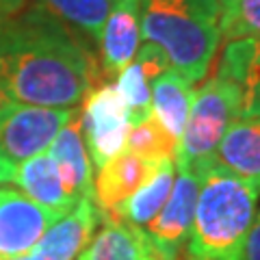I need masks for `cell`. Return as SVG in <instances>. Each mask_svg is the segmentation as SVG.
I'll return each instance as SVG.
<instances>
[{
  "label": "cell",
  "mask_w": 260,
  "mask_h": 260,
  "mask_svg": "<svg viewBox=\"0 0 260 260\" xmlns=\"http://www.w3.org/2000/svg\"><path fill=\"white\" fill-rule=\"evenodd\" d=\"M89 44L39 3L0 15V104L76 109L102 80Z\"/></svg>",
  "instance_id": "cell-1"
},
{
  "label": "cell",
  "mask_w": 260,
  "mask_h": 260,
  "mask_svg": "<svg viewBox=\"0 0 260 260\" xmlns=\"http://www.w3.org/2000/svg\"><path fill=\"white\" fill-rule=\"evenodd\" d=\"M260 189L219 162L200 172V193L184 260H245Z\"/></svg>",
  "instance_id": "cell-2"
},
{
  "label": "cell",
  "mask_w": 260,
  "mask_h": 260,
  "mask_svg": "<svg viewBox=\"0 0 260 260\" xmlns=\"http://www.w3.org/2000/svg\"><path fill=\"white\" fill-rule=\"evenodd\" d=\"M141 39L165 52L189 83L204 80L217 54L219 0H139Z\"/></svg>",
  "instance_id": "cell-3"
},
{
  "label": "cell",
  "mask_w": 260,
  "mask_h": 260,
  "mask_svg": "<svg viewBox=\"0 0 260 260\" xmlns=\"http://www.w3.org/2000/svg\"><path fill=\"white\" fill-rule=\"evenodd\" d=\"M243 87L232 78L215 74L193 98L184 130L178 139L174 165L200 174L217 160V148L225 130L241 115Z\"/></svg>",
  "instance_id": "cell-4"
},
{
  "label": "cell",
  "mask_w": 260,
  "mask_h": 260,
  "mask_svg": "<svg viewBox=\"0 0 260 260\" xmlns=\"http://www.w3.org/2000/svg\"><path fill=\"white\" fill-rule=\"evenodd\" d=\"M76 109H48L22 102L0 104V184H9L15 165L50 148Z\"/></svg>",
  "instance_id": "cell-5"
},
{
  "label": "cell",
  "mask_w": 260,
  "mask_h": 260,
  "mask_svg": "<svg viewBox=\"0 0 260 260\" xmlns=\"http://www.w3.org/2000/svg\"><path fill=\"white\" fill-rule=\"evenodd\" d=\"M83 113H80V128L87 154L93 165L100 169L126 150V139L130 133L128 109L117 87L109 80H100L83 98Z\"/></svg>",
  "instance_id": "cell-6"
},
{
  "label": "cell",
  "mask_w": 260,
  "mask_h": 260,
  "mask_svg": "<svg viewBox=\"0 0 260 260\" xmlns=\"http://www.w3.org/2000/svg\"><path fill=\"white\" fill-rule=\"evenodd\" d=\"M198 193L200 174L191 172V169H178L165 206L158 210V215L148 225L141 228L148 247L156 251L160 258L178 260L182 256L184 243L191 232Z\"/></svg>",
  "instance_id": "cell-7"
},
{
  "label": "cell",
  "mask_w": 260,
  "mask_h": 260,
  "mask_svg": "<svg viewBox=\"0 0 260 260\" xmlns=\"http://www.w3.org/2000/svg\"><path fill=\"white\" fill-rule=\"evenodd\" d=\"M63 213L0 186V258L24 256Z\"/></svg>",
  "instance_id": "cell-8"
},
{
  "label": "cell",
  "mask_w": 260,
  "mask_h": 260,
  "mask_svg": "<svg viewBox=\"0 0 260 260\" xmlns=\"http://www.w3.org/2000/svg\"><path fill=\"white\" fill-rule=\"evenodd\" d=\"M102 215L91 198H80L63 217L44 232L28 254L37 260H76L91 243Z\"/></svg>",
  "instance_id": "cell-9"
},
{
  "label": "cell",
  "mask_w": 260,
  "mask_h": 260,
  "mask_svg": "<svg viewBox=\"0 0 260 260\" xmlns=\"http://www.w3.org/2000/svg\"><path fill=\"white\" fill-rule=\"evenodd\" d=\"M100 44V76L102 80L117 76L135 59L141 46L139 0H113L111 13L104 22Z\"/></svg>",
  "instance_id": "cell-10"
},
{
  "label": "cell",
  "mask_w": 260,
  "mask_h": 260,
  "mask_svg": "<svg viewBox=\"0 0 260 260\" xmlns=\"http://www.w3.org/2000/svg\"><path fill=\"white\" fill-rule=\"evenodd\" d=\"M48 156L52 158L59 172L63 191L68 198L78 202L80 198H93V169L85 148L80 115H76L65 124L48 148Z\"/></svg>",
  "instance_id": "cell-11"
},
{
  "label": "cell",
  "mask_w": 260,
  "mask_h": 260,
  "mask_svg": "<svg viewBox=\"0 0 260 260\" xmlns=\"http://www.w3.org/2000/svg\"><path fill=\"white\" fill-rule=\"evenodd\" d=\"M169 70V61L158 46L143 42L135 59L117 74V91L124 100L130 117V126L139 124L152 113V83Z\"/></svg>",
  "instance_id": "cell-12"
},
{
  "label": "cell",
  "mask_w": 260,
  "mask_h": 260,
  "mask_svg": "<svg viewBox=\"0 0 260 260\" xmlns=\"http://www.w3.org/2000/svg\"><path fill=\"white\" fill-rule=\"evenodd\" d=\"M158 162L145 160L137 154L121 152L98 169L93 180V204L100 215L111 213L121 202H126L139 186L152 176Z\"/></svg>",
  "instance_id": "cell-13"
},
{
  "label": "cell",
  "mask_w": 260,
  "mask_h": 260,
  "mask_svg": "<svg viewBox=\"0 0 260 260\" xmlns=\"http://www.w3.org/2000/svg\"><path fill=\"white\" fill-rule=\"evenodd\" d=\"M174 178H176L174 160H160L156 169L152 172V176L126 202H121L111 213L102 215V221H119L135 228H145L158 215V210L165 206L174 186Z\"/></svg>",
  "instance_id": "cell-14"
},
{
  "label": "cell",
  "mask_w": 260,
  "mask_h": 260,
  "mask_svg": "<svg viewBox=\"0 0 260 260\" xmlns=\"http://www.w3.org/2000/svg\"><path fill=\"white\" fill-rule=\"evenodd\" d=\"M217 162L260 189V115L232 121L217 148Z\"/></svg>",
  "instance_id": "cell-15"
},
{
  "label": "cell",
  "mask_w": 260,
  "mask_h": 260,
  "mask_svg": "<svg viewBox=\"0 0 260 260\" xmlns=\"http://www.w3.org/2000/svg\"><path fill=\"white\" fill-rule=\"evenodd\" d=\"M9 184L20 186L26 198L35 200L37 204H42L46 208L59 210L63 215L76 204L63 191L59 172H56L52 158L44 152L37 154V156H30L28 160L20 162V165H15L9 178Z\"/></svg>",
  "instance_id": "cell-16"
},
{
  "label": "cell",
  "mask_w": 260,
  "mask_h": 260,
  "mask_svg": "<svg viewBox=\"0 0 260 260\" xmlns=\"http://www.w3.org/2000/svg\"><path fill=\"white\" fill-rule=\"evenodd\" d=\"M193 83L169 68L152 83V113L174 139H180L193 104Z\"/></svg>",
  "instance_id": "cell-17"
},
{
  "label": "cell",
  "mask_w": 260,
  "mask_h": 260,
  "mask_svg": "<svg viewBox=\"0 0 260 260\" xmlns=\"http://www.w3.org/2000/svg\"><path fill=\"white\" fill-rule=\"evenodd\" d=\"M145 241L143 230L119 221H102L91 243L78 260H143Z\"/></svg>",
  "instance_id": "cell-18"
},
{
  "label": "cell",
  "mask_w": 260,
  "mask_h": 260,
  "mask_svg": "<svg viewBox=\"0 0 260 260\" xmlns=\"http://www.w3.org/2000/svg\"><path fill=\"white\" fill-rule=\"evenodd\" d=\"M37 3L89 42L100 39L104 22L113 7V0H37Z\"/></svg>",
  "instance_id": "cell-19"
},
{
  "label": "cell",
  "mask_w": 260,
  "mask_h": 260,
  "mask_svg": "<svg viewBox=\"0 0 260 260\" xmlns=\"http://www.w3.org/2000/svg\"><path fill=\"white\" fill-rule=\"evenodd\" d=\"M178 139H174L167 133V128L150 113L139 124L130 126L128 139H126V152L137 154L145 160L160 162V160H174L176 158Z\"/></svg>",
  "instance_id": "cell-20"
},
{
  "label": "cell",
  "mask_w": 260,
  "mask_h": 260,
  "mask_svg": "<svg viewBox=\"0 0 260 260\" xmlns=\"http://www.w3.org/2000/svg\"><path fill=\"white\" fill-rule=\"evenodd\" d=\"M219 32L225 42L260 39V0H219Z\"/></svg>",
  "instance_id": "cell-21"
},
{
  "label": "cell",
  "mask_w": 260,
  "mask_h": 260,
  "mask_svg": "<svg viewBox=\"0 0 260 260\" xmlns=\"http://www.w3.org/2000/svg\"><path fill=\"white\" fill-rule=\"evenodd\" d=\"M241 87H243V102L239 117L260 115V39H251V50Z\"/></svg>",
  "instance_id": "cell-22"
},
{
  "label": "cell",
  "mask_w": 260,
  "mask_h": 260,
  "mask_svg": "<svg viewBox=\"0 0 260 260\" xmlns=\"http://www.w3.org/2000/svg\"><path fill=\"white\" fill-rule=\"evenodd\" d=\"M245 260H260V208H256V217L251 223L247 247H245Z\"/></svg>",
  "instance_id": "cell-23"
},
{
  "label": "cell",
  "mask_w": 260,
  "mask_h": 260,
  "mask_svg": "<svg viewBox=\"0 0 260 260\" xmlns=\"http://www.w3.org/2000/svg\"><path fill=\"white\" fill-rule=\"evenodd\" d=\"M26 7V0H0V15H9Z\"/></svg>",
  "instance_id": "cell-24"
},
{
  "label": "cell",
  "mask_w": 260,
  "mask_h": 260,
  "mask_svg": "<svg viewBox=\"0 0 260 260\" xmlns=\"http://www.w3.org/2000/svg\"><path fill=\"white\" fill-rule=\"evenodd\" d=\"M143 241H145V237H143ZM143 260H165V258H160L156 251H152V249L148 247V243H145V256H143Z\"/></svg>",
  "instance_id": "cell-25"
},
{
  "label": "cell",
  "mask_w": 260,
  "mask_h": 260,
  "mask_svg": "<svg viewBox=\"0 0 260 260\" xmlns=\"http://www.w3.org/2000/svg\"><path fill=\"white\" fill-rule=\"evenodd\" d=\"M0 260H37L35 256L30 254H24V256H13V258H0Z\"/></svg>",
  "instance_id": "cell-26"
}]
</instances>
